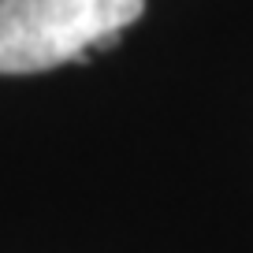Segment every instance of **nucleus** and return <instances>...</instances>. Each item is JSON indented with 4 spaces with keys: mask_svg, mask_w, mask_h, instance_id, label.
<instances>
[{
    "mask_svg": "<svg viewBox=\"0 0 253 253\" xmlns=\"http://www.w3.org/2000/svg\"><path fill=\"white\" fill-rule=\"evenodd\" d=\"M145 0H0V75H34L112 45Z\"/></svg>",
    "mask_w": 253,
    "mask_h": 253,
    "instance_id": "1",
    "label": "nucleus"
}]
</instances>
